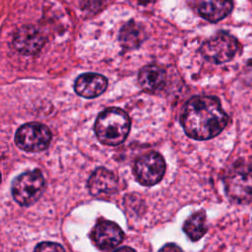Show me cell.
<instances>
[{
	"mask_svg": "<svg viewBox=\"0 0 252 252\" xmlns=\"http://www.w3.org/2000/svg\"><path fill=\"white\" fill-rule=\"evenodd\" d=\"M180 120L185 133L190 138L208 140L224 129L228 117L218 98L195 96L185 103Z\"/></svg>",
	"mask_w": 252,
	"mask_h": 252,
	"instance_id": "obj_1",
	"label": "cell"
},
{
	"mask_svg": "<svg viewBox=\"0 0 252 252\" xmlns=\"http://www.w3.org/2000/svg\"><path fill=\"white\" fill-rule=\"evenodd\" d=\"M130 125V118L124 110L110 107L97 116L94 131L100 143L107 146H117L128 136Z\"/></svg>",
	"mask_w": 252,
	"mask_h": 252,
	"instance_id": "obj_2",
	"label": "cell"
},
{
	"mask_svg": "<svg viewBox=\"0 0 252 252\" xmlns=\"http://www.w3.org/2000/svg\"><path fill=\"white\" fill-rule=\"evenodd\" d=\"M227 197L234 203L246 204L252 201V165L237 162L224 178Z\"/></svg>",
	"mask_w": 252,
	"mask_h": 252,
	"instance_id": "obj_3",
	"label": "cell"
},
{
	"mask_svg": "<svg viewBox=\"0 0 252 252\" xmlns=\"http://www.w3.org/2000/svg\"><path fill=\"white\" fill-rule=\"evenodd\" d=\"M44 178L38 169L26 171L19 175L12 184V195L22 206L33 204L42 194Z\"/></svg>",
	"mask_w": 252,
	"mask_h": 252,
	"instance_id": "obj_4",
	"label": "cell"
},
{
	"mask_svg": "<svg viewBox=\"0 0 252 252\" xmlns=\"http://www.w3.org/2000/svg\"><path fill=\"white\" fill-rule=\"evenodd\" d=\"M239 49L237 40L226 32H219L201 47L202 55L210 62L221 64L231 60Z\"/></svg>",
	"mask_w": 252,
	"mask_h": 252,
	"instance_id": "obj_5",
	"label": "cell"
},
{
	"mask_svg": "<svg viewBox=\"0 0 252 252\" xmlns=\"http://www.w3.org/2000/svg\"><path fill=\"white\" fill-rule=\"evenodd\" d=\"M51 141V132L43 124L28 123L21 126L16 135V145L26 152H41L45 150Z\"/></svg>",
	"mask_w": 252,
	"mask_h": 252,
	"instance_id": "obj_6",
	"label": "cell"
},
{
	"mask_svg": "<svg viewBox=\"0 0 252 252\" xmlns=\"http://www.w3.org/2000/svg\"><path fill=\"white\" fill-rule=\"evenodd\" d=\"M165 172L163 158L155 152L140 157L134 165V174L137 180L145 186H152L161 180Z\"/></svg>",
	"mask_w": 252,
	"mask_h": 252,
	"instance_id": "obj_7",
	"label": "cell"
},
{
	"mask_svg": "<svg viewBox=\"0 0 252 252\" xmlns=\"http://www.w3.org/2000/svg\"><path fill=\"white\" fill-rule=\"evenodd\" d=\"M124 233L122 229L113 221L98 220L92 231V239L100 250L109 251L122 242Z\"/></svg>",
	"mask_w": 252,
	"mask_h": 252,
	"instance_id": "obj_8",
	"label": "cell"
},
{
	"mask_svg": "<svg viewBox=\"0 0 252 252\" xmlns=\"http://www.w3.org/2000/svg\"><path fill=\"white\" fill-rule=\"evenodd\" d=\"M44 44V37L37 28L32 25L21 27L13 37L14 47L21 53L32 55L38 52Z\"/></svg>",
	"mask_w": 252,
	"mask_h": 252,
	"instance_id": "obj_9",
	"label": "cell"
},
{
	"mask_svg": "<svg viewBox=\"0 0 252 252\" xmlns=\"http://www.w3.org/2000/svg\"><path fill=\"white\" fill-rule=\"evenodd\" d=\"M88 188L91 194L95 197H108L117 192L118 178L110 170L99 167L95 169L89 178Z\"/></svg>",
	"mask_w": 252,
	"mask_h": 252,
	"instance_id": "obj_10",
	"label": "cell"
},
{
	"mask_svg": "<svg viewBox=\"0 0 252 252\" xmlns=\"http://www.w3.org/2000/svg\"><path fill=\"white\" fill-rule=\"evenodd\" d=\"M76 93L86 98H94L100 95L107 88V80L100 74L86 73L75 81Z\"/></svg>",
	"mask_w": 252,
	"mask_h": 252,
	"instance_id": "obj_11",
	"label": "cell"
},
{
	"mask_svg": "<svg viewBox=\"0 0 252 252\" xmlns=\"http://www.w3.org/2000/svg\"><path fill=\"white\" fill-rule=\"evenodd\" d=\"M197 11L210 22H219L225 18L233 8L232 0H197Z\"/></svg>",
	"mask_w": 252,
	"mask_h": 252,
	"instance_id": "obj_12",
	"label": "cell"
},
{
	"mask_svg": "<svg viewBox=\"0 0 252 252\" xmlns=\"http://www.w3.org/2000/svg\"><path fill=\"white\" fill-rule=\"evenodd\" d=\"M165 72L162 68L150 65L144 67L138 76V82L141 88L148 92H157L165 85Z\"/></svg>",
	"mask_w": 252,
	"mask_h": 252,
	"instance_id": "obj_13",
	"label": "cell"
},
{
	"mask_svg": "<svg viewBox=\"0 0 252 252\" xmlns=\"http://www.w3.org/2000/svg\"><path fill=\"white\" fill-rule=\"evenodd\" d=\"M183 230L191 240H199L207 232L205 212L200 211L191 215L185 220L183 224Z\"/></svg>",
	"mask_w": 252,
	"mask_h": 252,
	"instance_id": "obj_14",
	"label": "cell"
},
{
	"mask_svg": "<svg viewBox=\"0 0 252 252\" xmlns=\"http://www.w3.org/2000/svg\"><path fill=\"white\" fill-rule=\"evenodd\" d=\"M143 30L136 23L130 22L120 32L121 44L126 48L137 47L143 40Z\"/></svg>",
	"mask_w": 252,
	"mask_h": 252,
	"instance_id": "obj_15",
	"label": "cell"
},
{
	"mask_svg": "<svg viewBox=\"0 0 252 252\" xmlns=\"http://www.w3.org/2000/svg\"><path fill=\"white\" fill-rule=\"evenodd\" d=\"M33 252H65L64 248L54 242H41L35 248Z\"/></svg>",
	"mask_w": 252,
	"mask_h": 252,
	"instance_id": "obj_16",
	"label": "cell"
},
{
	"mask_svg": "<svg viewBox=\"0 0 252 252\" xmlns=\"http://www.w3.org/2000/svg\"><path fill=\"white\" fill-rule=\"evenodd\" d=\"M158 252H183V251L176 244L168 243V244H165L163 247H161Z\"/></svg>",
	"mask_w": 252,
	"mask_h": 252,
	"instance_id": "obj_17",
	"label": "cell"
},
{
	"mask_svg": "<svg viewBox=\"0 0 252 252\" xmlns=\"http://www.w3.org/2000/svg\"><path fill=\"white\" fill-rule=\"evenodd\" d=\"M114 252H136L135 250H133L132 248H130V247H126V246H124V247H121V248H118L117 250H115Z\"/></svg>",
	"mask_w": 252,
	"mask_h": 252,
	"instance_id": "obj_18",
	"label": "cell"
}]
</instances>
